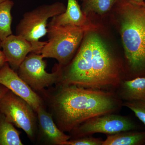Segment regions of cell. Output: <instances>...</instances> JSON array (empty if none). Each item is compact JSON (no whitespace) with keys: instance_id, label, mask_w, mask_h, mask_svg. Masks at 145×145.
Returning a JSON list of instances; mask_svg holds the SVG:
<instances>
[{"instance_id":"1","label":"cell","mask_w":145,"mask_h":145,"mask_svg":"<svg viewBox=\"0 0 145 145\" xmlns=\"http://www.w3.org/2000/svg\"><path fill=\"white\" fill-rule=\"evenodd\" d=\"M62 68L58 84L111 91L124 80L119 61L93 31L86 32L75 56Z\"/></svg>"},{"instance_id":"2","label":"cell","mask_w":145,"mask_h":145,"mask_svg":"<svg viewBox=\"0 0 145 145\" xmlns=\"http://www.w3.org/2000/svg\"><path fill=\"white\" fill-rule=\"evenodd\" d=\"M50 97V105L58 127L70 132L88 119L113 113L123 106L112 91L86 88L75 85L59 84Z\"/></svg>"},{"instance_id":"3","label":"cell","mask_w":145,"mask_h":145,"mask_svg":"<svg viewBox=\"0 0 145 145\" xmlns=\"http://www.w3.org/2000/svg\"><path fill=\"white\" fill-rule=\"evenodd\" d=\"M118 13L120 34L128 78L145 76V0H118L114 7Z\"/></svg>"},{"instance_id":"4","label":"cell","mask_w":145,"mask_h":145,"mask_svg":"<svg viewBox=\"0 0 145 145\" xmlns=\"http://www.w3.org/2000/svg\"><path fill=\"white\" fill-rule=\"evenodd\" d=\"M94 27L72 25L47 26L48 40L40 51L44 58H51L64 67L72 59L86 32L95 31Z\"/></svg>"},{"instance_id":"5","label":"cell","mask_w":145,"mask_h":145,"mask_svg":"<svg viewBox=\"0 0 145 145\" xmlns=\"http://www.w3.org/2000/svg\"><path fill=\"white\" fill-rule=\"evenodd\" d=\"M66 8L63 3L57 2L39 6L26 12L17 25L16 35L30 42L35 48V53L40 54L46 42L39 40L47 33L48 21L50 18L64 12Z\"/></svg>"},{"instance_id":"6","label":"cell","mask_w":145,"mask_h":145,"mask_svg":"<svg viewBox=\"0 0 145 145\" xmlns=\"http://www.w3.org/2000/svg\"><path fill=\"white\" fill-rule=\"evenodd\" d=\"M0 111L14 126L22 129L34 140L37 130V114L25 100L8 89L0 99Z\"/></svg>"},{"instance_id":"7","label":"cell","mask_w":145,"mask_h":145,"mask_svg":"<svg viewBox=\"0 0 145 145\" xmlns=\"http://www.w3.org/2000/svg\"><path fill=\"white\" fill-rule=\"evenodd\" d=\"M40 54L32 52L25 57L18 68L19 76L34 91H42L59 82L62 68L59 65L54 72L46 71V63Z\"/></svg>"},{"instance_id":"8","label":"cell","mask_w":145,"mask_h":145,"mask_svg":"<svg viewBox=\"0 0 145 145\" xmlns=\"http://www.w3.org/2000/svg\"><path fill=\"white\" fill-rule=\"evenodd\" d=\"M137 129V125L129 118L110 113L89 119L69 133L71 138H75L96 133L112 135Z\"/></svg>"},{"instance_id":"9","label":"cell","mask_w":145,"mask_h":145,"mask_svg":"<svg viewBox=\"0 0 145 145\" xmlns=\"http://www.w3.org/2000/svg\"><path fill=\"white\" fill-rule=\"evenodd\" d=\"M0 84L25 100L36 112L39 107L43 105L42 98L10 67L8 63L0 69Z\"/></svg>"},{"instance_id":"10","label":"cell","mask_w":145,"mask_h":145,"mask_svg":"<svg viewBox=\"0 0 145 145\" xmlns=\"http://www.w3.org/2000/svg\"><path fill=\"white\" fill-rule=\"evenodd\" d=\"M1 47L7 61L15 71L18 70L29 53L36 51L30 42L22 36L13 34L2 41Z\"/></svg>"},{"instance_id":"11","label":"cell","mask_w":145,"mask_h":145,"mask_svg":"<svg viewBox=\"0 0 145 145\" xmlns=\"http://www.w3.org/2000/svg\"><path fill=\"white\" fill-rule=\"evenodd\" d=\"M66 25L97 28L83 12L77 0H67L65 12L51 18L47 26Z\"/></svg>"},{"instance_id":"12","label":"cell","mask_w":145,"mask_h":145,"mask_svg":"<svg viewBox=\"0 0 145 145\" xmlns=\"http://www.w3.org/2000/svg\"><path fill=\"white\" fill-rule=\"evenodd\" d=\"M38 123L42 135L50 144L64 145L71 139L70 135L65 134L54 123L52 115L46 110L43 105L36 111Z\"/></svg>"},{"instance_id":"13","label":"cell","mask_w":145,"mask_h":145,"mask_svg":"<svg viewBox=\"0 0 145 145\" xmlns=\"http://www.w3.org/2000/svg\"><path fill=\"white\" fill-rule=\"evenodd\" d=\"M117 89L121 101H145V76L123 80Z\"/></svg>"},{"instance_id":"14","label":"cell","mask_w":145,"mask_h":145,"mask_svg":"<svg viewBox=\"0 0 145 145\" xmlns=\"http://www.w3.org/2000/svg\"><path fill=\"white\" fill-rule=\"evenodd\" d=\"M145 145V131H128L107 135L102 145Z\"/></svg>"},{"instance_id":"15","label":"cell","mask_w":145,"mask_h":145,"mask_svg":"<svg viewBox=\"0 0 145 145\" xmlns=\"http://www.w3.org/2000/svg\"><path fill=\"white\" fill-rule=\"evenodd\" d=\"M22 145L19 131L0 111V145Z\"/></svg>"},{"instance_id":"16","label":"cell","mask_w":145,"mask_h":145,"mask_svg":"<svg viewBox=\"0 0 145 145\" xmlns=\"http://www.w3.org/2000/svg\"><path fill=\"white\" fill-rule=\"evenodd\" d=\"M14 3L11 0H7L0 3V40H4L12 34L11 11Z\"/></svg>"},{"instance_id":"17","label":"cell","mask_w":145,"mask_h":145,"mask_svg":"<svg viewBox=\"0 0 145 145\" xmlns=\"http://www.w3.org/2000/svg\"><path fill=\"white\" fill-rule=\"evenodd\" d=\"M82 10L88 16L90 13L103 15L114 7L118 0H81Z\"/></svg>"},{"instance_id":"18","label":"cell","mask_w":145,"mask_h":145,"mask_svg":"<svg viewBox=\"0 0 145 145\" xmlns=\"http://www.w3.org/2000/svg\"><path fill=\"white\" fill-rule=\"evenodd\" d=\"M123 105L132 110L135 116L145 125V101H127Z\"/></svg>"},{"instance_id":"19","label":"cell","mask_w":145,"mask_h":145,"mask_svg":"<svg viewBox=\"0 0 145 145\" xmlns=\"http://www.w3.org/2000/svg\"><path fill=\"white\" fill-rule=\"evenodd\" d=\"M103 141L100 138H95L92 135L69 139L64 145H102Z\"/></svg>"},{"instance_id":"20","label":"cell","mask_w":145,"mask_h":145,"mask_svg":"<svg viewBox=\"0 0 145 145\" xmlns=\"http://www.w3.org/2000/svg\"><path fill=\"white\" fill-rule=\"evenodd\" d=\"M7 62V61L4 53L0 49V69L3 67Z\"/></svg>"},{"instance_id":"21","label":"cell","mask_w":145,"mask_h":145,"mask_svg":"<svg viewBox=\"0 0 145 145\" xmlns=\"http://www.w3.org/2000/svg\"><path fill=\"white\" fill-rule=\"evenodd\" d=\"M8 90V89L7 88L0 84V99L5 95Z\"/></svg>"},{"instance_id":"22","label":"cell","mask_w":145,"mask_h":145,"mask_svg":"<svg viewBox=\"0 0 145 145\" xmlns=\"http://www.w3.org/2000/svg\"><path fill=\"white\" fill-rule=\"evenodd\" d=\"M133 1H136L137 2H142L144 1V0H133Z\"/></svg>"},{"instance_id":"23","label":"cell","mask_w":145,"mask_h":145,"mask_svg":"<svg viewBox=\"0 0 145 145\" xmlns=\"http://www.w3.org/2000/svg\"><path fill=\"white\" fill-rule=\"evenodd\" d=\"M7 1V0H0V3L3 2L5 1Z\"/></svg>"},{"instance_id":"24","label":"cell","mask_w":145,"mask_h":145,"mask_svg":"<svg viewBox=\"0 0 145 145\" xmlns=\"http://www.w3.org/2000/svg\"><path fill=\"white\" fill-rule=\"evenodd\" d=\"M1 41L0 40V48H1Z\"/></svg>"}]
</instances>
